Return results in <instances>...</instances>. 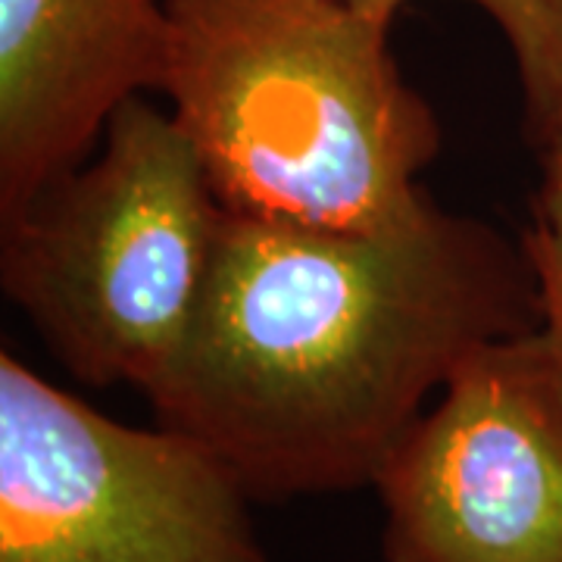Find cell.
<instances>
[{
  "label": "cell",
  "mask_w": 562,
  "mask_h": 562,
  "mask_svg": "<svg viewBox=\"0 0 562 562\" xmlns=\"http://www.w3.org/2000/svg\"><path fill=\"white\" fill-rule=\"evenodd\" d=\"M541 328L522 238L431 201L372 235L225 213L176 357L144 394L254 501L353 491L482 344Z\"/></svg>",
  "instance_id": "cell-1"
},
{
  "label": "cell",
  "mask_w": 562,
  "mask_h": 562,
  "mask_svg": "<svg viewBox=\"0 0 562 562\" xmlns=\"http://www.w3.org/2000/svg\"><path fill=\"white\" fill-rule=\"evenodd\" d=\"M157 91L225 213L372 235L431 203L441 122L391 54L382 0H166Z\"/></svg>",
  "instance_id": "cell-2"
},
{
  "label": "cell",
  "mask_w": 562,
  "mask_h": 562,
  "mask_svg": "<svg viewBox=\"0 0 562 562\" xmlns=\"http://www.w3.org/2000/svg\"><path fill=\"white\" fill-rule=\"evenodd\" d=\"M101 144L0 222V284L79 382L147 391L194 319L225 206L176 116L140 94Z\"/></svg>",
  "instance_id": "cell-3"
},
{
  "label": "cell",
  "mask_w": 562,
  "mask_h": 562,
  "mask_svg": "<svg viewBox=\"0 0 562 562\" xmlns=\"http://www.w3.org/2000/svg\"><path fill=\"white\" fill-rule=\"evenodd\" d=\"M250 503L203 443L0 353V562H269Z\"/></svg>",
  "instance_id": "cell-4"
},
{
  "label": "cell",
  "mask_w": 562,
  "mask_h": 562,
  "mask_svg": "<svg viewBox=\"0 0 562 562\" xmlns=\"http://www.w3.org/2000/svg\"><path fill=\"white\" fill-rule=\"evenodd\" d=\"M375 475L384 562H562V372L541 328L482 344Z\"/></svg>",
  "instance_id": "cell-5"
},
{
  "label": "cell",
  "mask_w": 562,
  "mask_h": 562,
  "mask_svg": "<svg viewBox=\"0 0 562 562\" xmlns=\"http://www.w3.org/2000/svg\"><path fill=\"white\" fill-rule=\"evenodd\" d=\"M166 0H0V222L160 85Z\"/></svg>",
  "instance_id": "cell-6"
},
{
  "label": "cell",
  "mask_w": 562,
  "mask_h": 562,
  "mask_svg": "<svg viewBox=\"0 0 562 562\" xmlns=\"http://www.w3.org/2000/svg\"><path fill=\"white\" fill-rule=\"evenodd\" d=\"M401 10L406 0H382ZM509 44L522 85L525 135L535 150L562 132V0H469Z\"/></svg>",
  "instance_id": "cell-7"
},
{
  "label": "cell",
  "mask_w": 562,
  "mask_h": 562,
  "mask_svg": "<svg viewBox=\"0 0 562 562\" xmlns=\"http://www.w3.org/2000/svg\"><path fill=\"white\" fill-rule=\"evenodd\" d=\"M538 154L541 181L531 198V222L522 232L541 306V331L562 372V132Z\"/></svg>",
  "instance_id": "cell-8"
}]
</instances>
